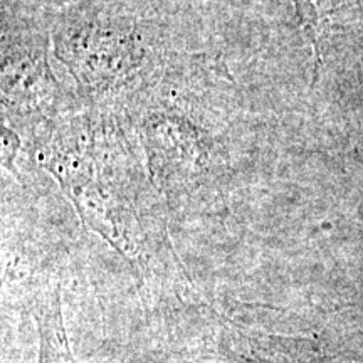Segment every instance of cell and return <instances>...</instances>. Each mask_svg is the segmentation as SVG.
Returning <instances> with one entry per match:
<instances>
[{
    "label": "cell",
    "instance_id": "obj_1",
    "mask_svg": "<svg viewBox=\"0 0 363 363\" xmlns=\"http://www.w3.org/2000/svg\"><path fill=\"white\" fill-rule=\"evenodd\" d=\"M202 62L182 56L165 62L133 101L140 140L153 184L167 195L220 177L222 150L206 121L201 91L192 89Z\"/></svg>",
    "mask_w": 363,
    "mask_h": 363
},
{
    "label": "cell",
    "instance_id": "obj_2",
    "mask_svg": "<svg viewBox=\"0 0 363 363\" xmlns=\"http://www.w3.org/2000/svg\"><path fill=\"white\" fill-rule=\"evenodd\" d=\"M56 54L69 67L79 93L93 104L130 99L160 69L150 61L142 29L123 9L101 0H81L57 13Z\"/></svg>",
    "mask_w": 363,
    "mask_h": 363
},
{
    "label": "cell",
    "instance_id": "obj_3",
    "mask_svg": "<svg viewBox=\"0 0 363 363\" xmlns=\"http://www.w3.org/2000/svg\"><path fill=\"white\" fill-rule=\"evenodd\" d=\"M2 61V101L9 118L43 133L56 126L62 94L48 65L45 40H9Z\"/></svg>",
    "mask_w": 363,
    "mask_h": 363
},
{
    "label": "cell",
    "instance_id": "obj_4",
    "mask_svg": "<svg viewBox=\"0 0 363 363\" xmlns=\"http://www.w3.org/2000/svg\"><path fill=\"white\" fill-rule=\"evenodd\" d=\"M34 316L40 338L39 363H78L67 343L57 288L40 294L35 301Z\"/></svg>",
    "mask_w": 363,
    "mask_h": 363
},
{
    "label": "cell",
    "instance_id": "obj_5",
    "mask_svg": "<svg viewBox=\"0 0 363 363\" xmlns=\"http://www.w3.org/2000/svg\"><path fill=\"white\" fill-rule=\"evenodd\" d=\"M294 9H296L298 19L301 27L305 29L308 38H310L313 48H315V76L320 69V35L323 29V22L330 19L331 13L340 7L342 0H293Z\"/></svg>",
    "mask_w": 363,
    "mask_h": 363
}]
</instances>
